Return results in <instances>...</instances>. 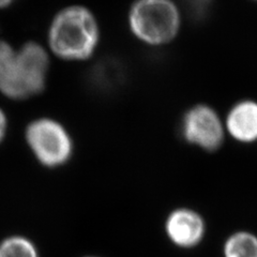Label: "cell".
Masks as SVG:
<instances>
[{"mask_svg": "<svg viewBox=\"0 0 257 257\" xmlns=\"http://www.w3.org/2000/svg\"><path fill=\"white\" fill-rule=\"evenodd\" d=\"M100 30L92 12L85 7L62 9L52 21L48 43L53 53L68 61H82L90 57L99 43Z\"/></svg>", "mask_w": 257, "mask_h": 257, "instance_id": "obj_1", "label": "cell"}, {"mask_svg": "<svg viewBox=\"0 0 257 257\" xmlns=\"http://www.w3.org/2000/svg\"><path fill=\"white\" fill-rule=\"evenodd\" d=\"M180 13L172 0H136L128 12V26L142 42L163 45L178 35Z\"/></svg>", "mask_w": 257, "mask_h": 257, "instance_id": "obj_2", "label": "cell"}, {"mask_svg": "<svg viewBox=\"0 0 257 257\" xmlns=\"http://www.w3.org/2000/svg\"><path fill=\"white\" fill-rule=\"evenodd\" d=\"M26 141L36 159L48 168L62 166L73 155V142L67 128L51 118L32 121L27 126Z\"/></svg>", "mask_w": 257, "mask_h": 257, "instance_id": "obj_3", "label": "cell"}, {"mask_svg": "<svg viewBox=\"0 0 257 257\" xmlns=\"http://www.w3.org/2000/svg\"><path fill=\"white\" fill-rule=\"evenodd\" d=\"M180 131L189 144L206 151L219 149L224 141V125L212 107L198 104L184 114Z\"/></svg>", "mask_w": 257, "mask_h": 257, "instance_id": "obj_4", "label": "cell"}, {"mask_svg": "<svg viewBox=\"0 0 257 257\" xmlns=\"http://www.w3.org/2000/svg\"><path fill=\"white\" fill-rule=\"evenodd\" d=\"M19 78L26 98L42 92L46 84L50 59L44 48L29 42L18 51Z\"/></svg>", "mask_w": 257, "mask_h": 257, "instance_id": "obj_5", "label": "cell"}, {"mask_svg": "<svg viewBox=\"0 0 257 257\" xmlns=\"http://www.w3.org/2000/svg\"><path fill=\"white\" fill-rule=\"evenodd\" d=\"M165 232L176 246L181 248L195 247L205 237V220L192 209H175L166 218Z\"/></svg>", "mask_w": 257, "mask_h": 257, "instance_id": "obj_6", "label": "cell"}, {"mask_svg": "<svg viewBox=\"0 0 257 257\" xmlns=\"http://www.w3.org/2000/svg\"><path fill=\"white\" fill-rule=\"evenodd\" d=\"M225 127L234 140L239 143L257 141V102L240 101L228 111Z\"/></svg>", "mask_w": 257, "mask_h": 257, "instance_id": "obj_7", "label": "cell"}, {"mask_svg": "<svg viewBox=\"0 0 257 257\" xmlns=\"http://www.w3.org/2000/svg\"><path fill=\"white\" fill-rule=\"evenodd\" d=\"M0 91L11 99H25L19 79L18 51L0 41Z\"/></svg>", "mask_w": 257, "mask_h": 257, "instance_id": "obj_8", "label": "cell"}, {"mask_svg": "<svg viewBox=\"0 0 257 257\" xmlns=\"http://www.w3.org/2000/svg\"><path fill=\"white\" fill-rule=\"evenodd\" d=\"M124 68L115 59H105L93 68L90 79L92 84L102 90L112 89L121 84L124 78Z\"/></svg>", "mask_w": 257, "mask_h": 257, "instance_id": "obj_9", "label": "cell"}, {"mask_svg": "<svg viewBox=\"0 0 257 257\" xmlns=\"http://www.w3.org/2000/svg\"><path fill=\"white\" fill-rule=\"evenodd\" d=\"M224 257H257V237L247 231L232 234L224 244Z\"/></svg>", "mask_w": 257, "mask_h": 257, "instance_id": "obj_10", "label": "cell"}, {"mask_svg": "<svg viewBox=\"0 0 257 257\" xmlns=\"http://www.w3.org/2000/svg\"><path fill=\"white\" fill-rule=\"evenodd\" d=\"M0 257H39V252L28 238L11 236L0 242Z\"/></svg>", "mask_w": 257, "mask_h": 257, "instance_id": "obj_11", "label": "cell"}, {"mask_svg": "<svg viewBox=\"0 0 257 257\" xmlns=\"http://www.w3.org/2000/svg\"><path fill=\"white\" fill-rule=\"evenodd\" d=\"M183 2L192 18L199 20L204 19L210 10L212 0H183Z\"/></svg>", "mask_w": 257, "mask_h": 257, "instance_id": "obj_12", "label": "cell"}, {"mask_svg": "<svg viewBox=\"0 0 257 257\" xmlns=\"http://www.w3.org/2000/svg\"><path fill=\"white\" fill-rule=\"evenodd\" d=\"M7 126H8L7 117L5 115V112L2 110V108H0V142H2L6 136Z\"/></svg>", "mask_w": 257, "mask_h": 257, "instance_id": "obj_13", "label": "cell"}, {"mask_svg": "<svg viewBox=\"0 0 257 257\" xmlns=\"http://www.w3.org/2000/svg\"><path fill=\"white\" fill-rule=\"evenodd\" d=\"M14 0H0V8H6L8 6H10Z\"/></svg>", "mask_w": 257, "mask_h": 257, "instance_id": "obj_14", "label": "cell"}, {"mask_svg": "<svg viewBox=\"0 0 257 257\" xmlns=\"http://www.w3.org/2000/svg\"><path fill=\"white\" fill-rule=\"evenodd\" d=\"M86 257H98V256H86Z\"/></svg>", "mask_w": 257, "mask_h": 257, "instance_id": "obj_15", "label": "cell"}, {"mask_svg": "<svg viewBox=\"0 0 257 257\" xmlns=\"http://www.w3.org/2000/svg\"><path fill=\"white\" fill-rule=\"evenodd\" d=\"M255 2H257V0H255Z\"/></svg>", "mask_w": 257, "mask_h": 257, "instance_id": "obj_16", "label": "cell"}]
</instances>
